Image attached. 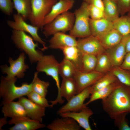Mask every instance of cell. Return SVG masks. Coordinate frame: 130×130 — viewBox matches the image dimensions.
<instances>
[{
	"mask_svg": "<svg viewBox=\"0 0 130 130\" xmlns=\"http://www.w3.org/2000/svg\"><path fill=\"white\" fill-rule=\"evenodd\" d=\"M101 103L103 110L113 119L120 114L130 113V87L122 84Z\"/></svg>",
	"mask_w": 130,
	"mask_h": 130,
	"instance_id": "1",
	"label": "cell"
},
{
	"mask_svg": "<svg viewBox=\"0 0 130 130\" xmlns=\"http://www.w3.org/2000/svg\"><path fill=\"white\" fill-rule=\"evenodd\" d=\"M17 78L6 79L1 78L0 84V96L2 99V104L13 101L15 99L27 95L32 91V82L30 84L23 83L21 86L15 85Z\"/></svg>",
	"mask_w": 130,
	"mask_h": 130,
	"instance_id": "2",
	"label": "cell"
},
{
	"mask_svg": "<svg viewBox=\"0 0 130 130\" xmlns=\"http://www.w3.org/2000/svg\"><path fill=\"white\" fill-rule=\"evenodd\" d=\"M11 38L16 47L28 55L31 63L38 62L43 56L41 52L36 49L38 47L43 51V48L39 47L38 42L35 43L32 37L25 32L13 30Z\"/></svg>",
	"mask_w": 130,
	"mask_h": 130,
	"instance_id": "3",
	"label": "cell"
},
{
	"mask_svg": "<svg viewBox=\"0 0 130 130\" xmlns=\"http://www.w3.org/2000/svg\"><path fill=\"white\" fill-rule=\"evenodd\" d=\"M88 5V4L84 1L74 12L75 18L74 23L72 29L69 32L70 35L76 38H82L91 35Z\"/></svg>",
	"mask_w": 130,
	"mask_h": 130,
	"instance_id": "4",
	"label": "cell"
},
{
	"mask_svg": "<svg viewBox=\"0 0 130 130\" xmlns=\"http://www.w3.org/2000/svg\"><path fill=\"white\" fill-rule=\"evenodd\" d=\"M75 19L74 13L69 11L65 12L44 26L43 34L47 37L58 32H70L73 27Z\"/></svg>",
	"mask_w": 130,
	"mask_h": 130,
	"instance_id": "5",
	"label": "cell"
},
{
	"mask_svg": "<svg viewBox=\"0 0 130 130\" xmlns=\"http://www.w3.org/2000/svg\"><path fill=\"white\" fill-rule=\"evenodd\" d=\"M57 0H31L32 13L29 20L31 24L43 30L46 17Z\"/></svg>",
	"mask_w": 130,
	"mask_h": 130,
	"instance_id": "6",
	"label": "cell"
},
{
	"mask_svg": "<svg viewBox=\"0 0 130 130\" xmlns=\"http://www.w3.org/2000/svg\"><path fill=\"white\" fill-rule=\"evenodd\" d=\"M59 63L52 55H44L38 62L36 69L38 72H43L52 77L55 81L58 90L60 91V84L59 78Z\"/></svg>",
	"mask_w": 130,
	"mask_h": 130,
	"instance_id": "7",
	"label": "cell"
},
{
	"mask_svg": "<svg viewBox=\"0 0 130 130\" xmlns=\"http://www.w3.org/2000/svg\"><path fill=\"white\" fill-rule=\"evenodd\" d=\"M26 58L25 53L22 52L15 60H13L11 57L9 58V66L7 65L1 66L2 73L7 75L5 77L6 79H9L15 77L20 78L24 77L25 72L29 68L28 65L25 63Z\"/></svg>",
	"mask_w": 130,
	"mask_h": 130,
	"instance_id": "8",
	"label": "cell"
},
{
	"mask_svg": "<svg viewBox=\"0 0 130 130\" xmlns=\"http://www.w3.org/2000/svg\"><path fill=\"white\" fill-rule=\"evenodd\" d=\"M14 21L8 20L7 25L13 30H20L30 34L34 40L42 44L44 50L46 49V43L39 36L38 31L39 29L37 27L27 24L25 22L21 16L18 13L13 15Z\"/></svg>",
	"mask_w": 130,
	"mask_h": 130,
	"instance_id": "9",
	"label": "cell"
},
{
	"mask_svg": "<svg viewBox=\"0 0 130 130\" xmlns=\"http://www.w3.org/2000/svg\"><path fill=\"white\" fill-rule=\"evenodd\" d=\"M92 93L91 86H89L73 96L57 111V114L68 112L79 111L85 106L84 102L89 98Z\"/></svg>",
	"mask_w": 130,
	"mask_h": 130,
	"instance_id": "10",
	"label": "cell"
},
{
	"mask_svg": "<svg viewBox=\"0 0 130 130\" xmlns=\"http://www.w3.org/2000/svg\"><path fill=\"white\" fill-rule=\"evenodd\" d=\"M77 46L83 54L97 56L104 52L105 50L98 39L92 35L79 38L77 40Z\"/></svg>",
	"mask_w": 130,
	"mask_h": 130,
	"instance_id": "11",
	"label": "cell"
},
{
	"mask_svg": "<svg viewBox=\"0 0 130 130\" xmlns=\"http://www.w3.org/2000/svg\"><path fill=\"white\" fill-rule=\"evenodd\" d=\"M77 93V85L74 78H62L59 92L55 100L50 101L51 104L50 107H52L58 103H63L64 100L62 98H64L68 101Z\"/></svg>",
	"mask_w": 130,
	"mask_h": 130,
	"instance_id": "12",
	"label": "cell"
},
{
	"mask_svg": "<svg viewBox=\"0 0 130 130\" xmlns=\"http://www.w3.org/2000/svg\"><path fill=\"white\" fill-rule=\"evenodd\" d=\"M105 74L95 70L88 72L77 71L73 78L76 84L78 93L94 84Z\"/></svg>",
	"mask_w": 130,
	"mask_h": 130,
	"instance_id": "13",
	"label": "cell"
},
{
	"mask_svg": "<svg viewBox=\"0 0 130 130\" xmlns=\"http://www.w3.org/2000/svg\"><path fill=\"white\" fill-rule=\"evenodd\" d=\"M18 101L24 107L27 117L41 123L45 115V108L42 107L24 96L18 99Z\"/></svg>",
	"mask_w": 130,
	"mask_h": 130,
	"instance_id": "14",
	"label": "cell"
},
{
	"mask_svg": "<svg viewBox=\"0 0 130 130\" xmlns=\"http://www.w3.org/2000/svg\"><path fill=\"white\" fill-rule=\"evenodd\" d=\"M128 36L123 37L120 42L115 46L105 50L113 67L120 66L124 60L127 53L125 45Z\"/></svg>",
	"mask_w": 130,
	"mask_h": 130,
	"instance_id": "15",
	"label": "cell"
},
{
	"mask_svg": "<svg viewBox=\"0 0 130 130\" xmlns=\"http://www.w3.org/2000/svg\"><path fill=\"white\" fill-rule=\"evenodd\" d=\"M93 114V111L85 106L78 112H68L59 114L61 117H68L73 119L81 127L85 130H91L89 122V118Z\"/></svg>",
	"mask_w": 130,
	"mask_h": 130,
	"instance_id": "16",
	"label": "cell"
},
{
	"mask_svg": "<svg viewBox=\"0 0 130 130\" xmlns=\"http://www.w3.org/2000/svg\"><path fill=\"white\" fill-rule=\"evenodd\" d=\"M49 41V47L50 48L62 50L66 47L77 46L76 38L65 33L58 32L53 35Z\"/></svg>",
	"mask_w": 130,
	"mask_h": 130,
	"instance_id": "17",
	"label": "cell"
},
{
	"mask_svg": "<svg viewBox=\"0 0 130 130\" xmlns=\"http://www.w3.org/2000/svg\"><path fill=\"white\" fill-rule=\"evenodd\" d=\"M8 124L14 125L9 128L10 130H35L46 126L42 123L26 117L12 118Z\"/></svg>",
	"mask_w": 130,
	"mask_h": 130,
	"instance_id": "18",
	"label": "cell"
},
{
	"mask_svg": "<svg viewBox=\"0 0 130 130\" xmlns=\"http://www.w3.org/2000/svg\"><path fill=\"white\" fill-rule=\"evenodd\" d=\"M74 3L73 0H59L57 1L53 6L50 11L46 17L44 26L51 22L58 16L71 9Z\"/></svg>",
	"mask_w": 130,
	"mask_h": 130,
	"instance_id": "19",
	"label": "cell"
},
{
	"mask_svg": "<svg viewBox=\"0 0 130 130\" xmlns=\"http://www.w3.org/2000/svg\"><path fill=\"white\" fill-rule=\"evenodd\" d=\"M2 104L1 111L4 117L11 119L27 117L24 107L18 101H13Z\"/></svg>",
	"mask_w": 130,
	"mask_h": 130,
	"instance_id": "20",
	"label": "cell"
},
{
	"mask_svg": "<svg viewBox=\"0 0 130 130\" xmlns=\"http://www.w3.org/2000/svg\"><path fill=\"white\" fill-rule=\"evenodd\" d=\"M55 119L46 126L51 130H79L81 127L73 119L68 117H61Z\"/></svg>",
	"mask_w": 130,
	"mask_h": 130,
	"instance_id": "21",
	"label": "cell"
},
{
	"mask_svg": "<svg viewBox=\"0 0 130 130\" xmlns=\"http://www.w3.org/2000/svg\"><path fill=\"white\" fill-rule=\"evenodd\" d=\"M64 58L70 61L76 70L81 71L82 65L83 53L77 46L68 47L63 49Z\"/></svg>",
	"mask_w": 130,
	"mask_h": 130,
	"instance_id": "22",
	"label": "cell"
},
{
	"mask_svg": "<svg viewBox=\"0 0 130 130\" xmlns=\"http://www.w3.org/2000/svg\"><path fill=\"white\" fill-rule=\"evenodd\" d=\"M96 37L106 50L117 45L121 41L123 37L117 31L113 29Z\"/></svg>",
	"mask_w": 130,
	"mask_h": 130,
	"instance_id": "23",
	"label": "cell"
},
{
	"mask_svg": "<svg viewBox=\"0 0 130 130\" xmlns=\"http://www.w3.org/2000/svg\"><path fill=\"white\" fill-rule=\"evenodd\" d=\"M89 23L91 35L96 37L114 29L112 22L105 18L98 20L90 18Z\"/></svg>",
	"mask_w": 130,
	"mask_h": 130,
	"instance_id": "24",
	"label": "cell"
},
{
	"mask_svg": "<svg viewBox=\"0 0 130 130\" xmlns=\"http://www.w3.org/2000/svg\"><path fill=\"white\" fill-rule=\"evenodd\" d=\"M118 80L109 85L98 91L93 92L91 94L89 101L84 105L87 106L91 102L98 99H103L108 96L116 88L122 84Z\"/></svg>",
	"mask_w": 130,
	"mask_h": 130,
	"instance_id": "25",
	"label": "cell"
},
{
	"mask_svg": "<svg viewBox=\"0 0 130 130\" xmlns=\"http://www.w3.org/2000/svg\"><path fill=\"white\" fill-rule=\"evenodd\" d=\"M14 8L25 20H29L32 13L31 0H12Z\"/></svg>",
	"mask_w": 130,
	"mask_h": 130,
	"instance_id": "26",
	"label": "cell"
},
{
	"mask_svg": "<svg viewBox=\"0 0 130 130\" xmlns=\"http://www.w3.org/2000/svg\"><path fill=\"white\" fill-rule=\"evenodd\" d=\"M114 28L123 37L130 34V17L122 15L112 22Z\"/></svg>",
	"mask_w": 130,
	"mask_h": 130,
	"instance_id": "27",
	"label": "cell"
},
{
	"mask_svg": "<svg viewBox=\"0 0 130 130\" xmlns=\"http://www.w3.org/2000/svg\"><path fill=\"white\" fill-rule=\"evenodd\" d=\"M105 18L113 22L118 18L119 13L117 3L110 0H103Z\"/></svg>",
	"mask_w": 130,
	"mask_h": 130,
	"instance_id": "28",
	"label": "cell"
},
{
	"mask_svg": "<svg viewBox=\"0 0 130 130\" xmlns=\"http://www.w3.org/2000/svg\"><path fill=\"white\" fill-rule=\"evenodd\" d=\"M117 80L116 77L111 72H108L91 86L92 93L104 88Z\"/></svg>",
	"mask_w": 130,
	"mask_h": 130,
	"instance_id": "29",
	"label": "cell"
},
{
	"mask_svg": "<svg viewBox=\"0 0 130 130\" xmlns=\"http://www.w3.org/2000/svg\"><path fill=\"white\" fill-rule=\"evenodd\" d=\"M76 71L72 64L64 58L59 63V74L62 78H73Z\"/></svg>",
	"mask_w": 130,
	"mask_h": 130,
	"instance_id": "30",
	"label": "cell"
},
{
	"mask_svg": "<svg viewBox=\"0 0 130 130\" xmlns=\"http://www.w3.org/2000/svg\"><path fill=\"white\" fill-rule=\"evenodd\" d=\"M38 73L37 72L34 74L32 82V91L46 97L47 93L49 83L39 79L38 77Z\"/></svg>",
	"mask_w": 130,
	"mask_h": 130,
	"instance_id": "31",
	"label": "cell"
},
{
	"mask_svg": "<svg viewBox=\"0 0 130 130\" xmlns=\"http://www.w3.org/2000/svg\"><path fill=\"white\" fill-rule=\"evenodd\" d=\"M97 57V64L95 70L104 73L110 72L113 67L105 52L99 55Z\"/></svg>",
	"mask_w": 130,
	"mask_h": 130,
	"instance_id": "32",
	"label": "cell"
},
{
	"mask_svg": "<svg viewBox=\"0 0 130 130\" xmlns=\"http://www.w3.org/2000/svg\"><path fill=\"white\" fill-rule=\"evenodd\" d=\"M97 62V56L95 55L83 54L81 72H88L95 70Z\"/></svg>",
	"mask_w": 130,
	"mask_h": 130,
	"instance_id": "33",
	"label": "cell"
},
{
	"mask_svg": "<svg viewBox=\"0 0 130 130\" xmlns=\"http://www.w3.org/2000/svg\"><path fill=\"white\" fill-rule=\"evenodd\" d=\"M122 84L130 87V72L119 66L113 67L110 71Z\"/></svg>",
	"mask_w": 130,
	"mask_h": 130,
	"instance_id": "34",
	"label": "cell"
},
{
	"mask_svg": "<svg viewBox=\"0 0 130 130\" xmlns=\"http://www.w3.org/2000/svg\"><path fill=\"white\" fill-rule=\"evenodd\" d=\"M28 98L36 104L44 107H50L46 97L32 91L27 95Z\"/></svg>",
	"mask_w": 130,
	"mask_h": 130,
	"instance_id": "35",
	"label": "cell"
},
{
	"mask_svg": "<svg viewBox=\"0 0 130 130\" xmlns=\"http://www.w3.org/2000/svg\"><path fill=\"white\" fill-rule=\"evenodd\" d=\"M128 113H124L116 116L113 119L115 126L120 130H130V126L126 118Z\"/></svg>",
	"mask_w": 130,
	"mask_h": 130,
	"instance_id": "36",
	"label": "cell"
},
{
	"mask_svg": "<svg viewBox=\"0 0 130 130\" xmlns=\"http://www.w3.org/2000/svg\"><path fill=\"white\" fill-rule=\"evenodd\" d=\"M12 0H0V9L5 14L9 16L13 13L14 5Z\"/></svg>",
	"mask_w": 130,
	"mask_h": 130,
	"instance_id": "37",
	"label": "cell"
},
{
	"mask_svg": "<svg viewBox=\"0 0 130 130\" xmlns=\"http://www.w3.org/2000/svg\"><path fill=\"white\" fill-rule=\"evenodd\" d=\"M88 7L91 19L98 20L105 18L103 10L91 4H89Z\"/></svg>",
	"mask_w": 130,
	"mask_h": 130,
	"instance_id": "38",
	"label": "cell"
},
{
	"mask_svg": "<svg viewBox=\"0 0 130 130\" xmlns=\"http://www.w3.org/2000/svg\"><path fill=\"white\" fill-rule=\"evenodd\" d=\"M117 4L119 14L122 16L130 11V0H117Z\"/></svg>",
	"mask_w": 130,
	"mask_h": 130,
	"instance_id": "39",
	"label": "cell"
},
{
	"mask_svg": "<svg viewBox=\"0 0 130 130\" xmlns=\"http://www.w3.org/2000/svg\"><path fill=\"white\" fill-rule=\"evenodd\" d=\"M119 67L130 72V52L126 54L122 63Z\"/></svg>",
	"mask_w": 130,
	"mask_h": 130,
	"instance_id": "40",
	"label": "cell"
},
{
	"mask_svg": "<svg viewBox=\"0 0 130 130\" xmlns=\"http://www.w3.org/2000/svg\"><path fill=\"white\" fill-rule=\"evenodd\" d=\"M91 4L104 11V4L103 0H91Z\"/></svg>",
	"mask_w": 130,
	"mask_h": 130,
	"instance_id": "41",
	"label": "cell"
},
{
	"mask_svg": "<svg viewBox=\"0 0 130 130\" xmlns=\"http://www.w3.org/2000/svg\"><path fill=\"white\" fill-rule=\"evenodd\" d=\"M125 49L126 53L130 52V34L128 35L125 43Z\"/></svg>",
	"mask_w": 130,
	"mask_h": 130,
	"instance_id": "42",
	"label": "cell"
},
{
	"mask_svg": "<svg viewBox=\"0 0 130 130\" xmlns=\"http://www.w3.org/2000/svg\"><path fill=\"white\" fill-rule=\"evenodd\" d=\"M7 117L4 116L0 119V130H1L2 128L7 123Z\"/></svg>",
	"mask_w": 130,
	"mask_h": 130,
	"instance_id": "43",
	"label": "cell"
},
{
	"mask_svg": "<svg viewBox=\"0 0 130 130\" xmlns=\"http://www.w3.org/2000/svg\"><path fill=\"white\" fill-rule=\"evenodd\" d=\"M84 1L87 4H90L91 3V0H84Z\"/></svg>",
	"mask_w": 130,
	"mask_h": 130,
	"instance_id": "44",
	"label": "cell"
},
{
	"mask_svg": "<svg viewBox=\"0 0 130 130\" xmlns=\"http://www.w3.org/2000/svg\"><path fill=\"white\" fill-rule=\"evenodd\" d=\"M110 0L113 1L115 2H116L117 3V0Z\"/></svg>",
	"mask_w": 130,
	"mask_h": 130,
	"instance_id": "45",
	"label": "cell"
},
{
	"mask_svg": "<svg viewBox=\"0 0 130 130\" xmlns=\"http://www.w3.org/2000/svg\"><path fill=\"white\" fill-rule=\"evenodd\" d=\"M128 15L130 17V11L129 12Z\"/></svg>",
	"mask_w": 130,
	"mask_h": 130,
	"instance_id": "46",
	"label": "cell"
},
{
	"mask_svg": "<svg viewBox=\"0 0 130 130\" xmlns=\"http://www.w3.org/2000/svg\"></svg>",
	"mask_w": 130,
	"mask_h": 130,
	"instance_id": "47",
	"label": "cell"
}]
</instances>
